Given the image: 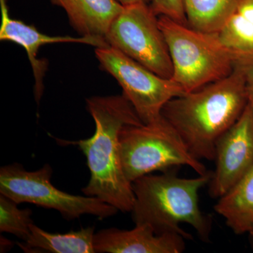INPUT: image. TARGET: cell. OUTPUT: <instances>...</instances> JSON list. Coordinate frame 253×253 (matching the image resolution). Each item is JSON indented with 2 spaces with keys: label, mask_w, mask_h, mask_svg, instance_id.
<instances>
[{
  "label": "cell",
  "mask_w": 253,
  "mask_h": 253,
  "mask_svg": "<svg viewBox=\"0 0 253 253\" xmlns=\"http://www.w3.org/2000/svg\"><path fill=\"white\" fill-rule=\"evenodd\" d=\"M86 109L95 123L94 135L71 141L85 156L90 179L82 192L96 197L123 212H131L135 196L121 158L120 136L128 126L144 124L124 95L93 96Z\"/></svg>",
  "instance_id": "6da1fadb"
},
{
  "label": "cell",
  "mask_w": 253,
  "mask_h": 253,
  "mask_svg": "<svg viewBox=\"0 0 253 253\" xmlns=\"http://www.w3.org/2000/svg\"><path fill=\"white\" fill-rule=\"evenodd\" d=\"M248 104L247 81L237 70L230 76L174 98L161 115L176 129L191 154L214 161L221 136Z\"/></svg>",
  "instance_id": "7a4b0ae2"
},
{
  "label": "cell",
  "mask_w": 253,
  "mask_h": 253,
  "mask_svg": "<svg viewBox=\"0 0 253 253\" xmlns=\"http://www.w3.org/2000/svg\"><path fill=\"white\" fill-rule=\"evenodd\" d=\"M212 172L196 178H183L172 169L161 174H146L131 182L135 201L131 211L135 225L148 224L157 234L175 233L192 239L181 224L190 225L200 239L210 241L212 229L211 216L199 206L200 190L209 184Z\"/></svg>",
  "instance_id": "3957f363"
},
{
  "label": "cell",
  "mask_w": 253,
  "mask_h": 253,
  "mask_svg": "<svg viewBox=\"0 0 253 253\" xmlns=\"http://www.w3.org/2000/svg\"><path fill=\"white\" fill-rule=\"evenodd\" d=\"M172 60V79L190 92L230 76L235 56L217 33L197 31L166 16H158Z\"/></svg>",
  "instance_id": "277c9868"
},
{
  "label": "cell",
  "mask_w": 253,
  "mask_h": 253,
  "mask_svg": "<svg viewBox=\"0 0 253 253\" xmlns=\"http://www.w3.org/2000/svg\"><path fill=\"white\" fill-rule=\"evenodd\" d=\"M120 140L123 169L130 182L179 166H189L199 175L211 172L191 154L179 133L163 116L149 124L126 126Z\"/></svg>",
  "instance_id": "5b68a950"
},
{
  "label": "cell",
  "mask_w": 253,
  "mask_h": 253,
  "mask_svg": "<svg viewBox=\"0 0 253 253\" xmlns=\"http://www.w3.org/2000/svg\"><path fill=\"white\" fill-rule=\"evenodd\" d=\"M51 175L48 164L36 171L26 170L18 163L4 166L0 169V194L17 204L29 203L55 210L69 220L83 214L105 219L119 211L98 198L63 192L53 185Z\"/></svg>",
  "instance_id": "8992f818"
},
{
  "label": "cell",
  "mask_w": 253,
  "mask_h": 253,
  "mask_svg": "<svg viewBox=\"0 0 253 253\" xmlns=\"http://www.w3.org/2000/svg\"><path fill=\"white\" fill-rule=\"evenodd\" d=\"M109 46L161 77L172 79L173 67L158 16L149 4L124 6L106 36Z\"/></svg>",
  "instance_id": "52a82bcc"
},
{
  "label": "cell",
  "mask_w": 253,
  "mask_h": 253,
  "mask_svg": "<svg viewBox=\"0 0 253 253\" xmlns=\"http://www.w3.org/2000/svg\"><path fill=\"white\" fill-rule=\"evenodd\" d=\"M95 54L101 67L119 83L144 124L162 117L166 104L185 93L172 79L158 76L112 46L96 48Z\"/></svg>",
  "instance_id": "ba28073f"
},
{
  "label": "cell",
  "mask_w": 253,
  "mask_h": 253,
  "mask_svg": "<svg viewBox=\"0 0 253 253\" xmlns=\"http://www.w3.org/2000/svg\"><path fill=\"white\" fill-rule=\"evenodd\" d=\"M216 167L209 183L211 197L219 199L253 166V116L246 106L241 117L217 141Z\"/></svg>",
  "instance_id": "9c48e42d"
},
{
  "label": "cell",
  "mask_w": 253,
  "mask_h": 253,
  "mask_svg": "<svg viewBox=\"0 0 253 253\" xmlns=\"http://www.w3.org/2000/svg\"><path fill=\"white\" fill-rule=\"evenodd\" d=\"M1 22L0 26V40L16 43L22 46L27 53L34 74L35 96L37 101L41 99L44 89L43 79L47 68V63L38 59L40 48L45 44L54 43H81L96 48L109 46L106 40L99 37L50 36L43 34L33 26L10 17L6 0H0Z\"/></svg>",
  "instance_id": "30bf717a"
},
{
  "label": "cell",
  "mask_w": 253,
  "mask_h": 253,
  "mask_svg": "<svg viewBox=\"0 0 253 253\" xmlns=\"http://www.w3.org/2000/svg\"><path fill=\"white\" fill-rule=\"evenodd\" d=\"M185 238L175 233L157 234L148 224L131 230L109 228L95 233V252L102 253H181Z\"/></svg>",
  "instance_id": "8fae6325"
},
{
  "label": "cell",
  "mask_w": 253,
  "mask_h": 253,
  "mask_svg": "<svg viewBox=\"0 0 253 253\" xmlns=\"http://www.w3.org/2000/svg\"><path fill=\"white\" fill-rule=\"evenodd\" d=\"M66 11L70 23L82 36L106 40L111 25L124 6L117 0H51Z\"/></svg>",
  "instance_id": "7c38bea8"
},
{
  "label": "cell",
  "mask_w": 253,
  "mask_h": 253,
  "mask_svg": "<svg viewBox=\"0 0 253 253\" xmlns=\"http://www.w3.org/2000/svg\"><path fill=\"white\" fill-rule=\"evenodd\" d=\"M214 209L234 234H253V166L219 198Z\"/></svg>",
  "instance_id": "4fadbf2b"
},
{
  "label": "cell",
  "mask_w": 253,
  "mask_h": 253,
  "mask_svg": "<svg viewBox=\"0 0 253 253\" xmlns=\"http://www.w3.org/2000/svg\"><path fill=\"white\" fill-rule=\"evenodd\" d=\"M94 230L89 226L59 234L48 232L33 224L29 238L17 244L26 253H94Z\"/></svg>",
  "instance_id": "5bb4252c"
},
{
  "label": "cell",
  "mask_w": 253,
  "mask_h": 253,
  "mask_svg": "<svg viewBox=\"0 0 253 253\" xmlns=\"http://www.w3.org/2000/svg\"><path fill=\"white\" fill-rule=\"evenodd\" d=\"M241 0H183L186 23L193 29L218 33Z\"/></svg>",
  "instance_id": "9a60e30c"
},
{
  "label": "cell",
  "mask_w": 253,
  "mask_h": 253,
  "mask_svg": "<svg viewBox=\"0 0 253 253\" xmlns=\"http://www.w3.org/2000/svg\"><path fill=\"white\" fill-rule=\"evenodd\" d=\"M219 39L236 57L253 53V0H241L217 33Z\"/></svg>",
  "instance_id": "2e32d148"
},
{
  "label": "cell",
  "mask_w": 253,
  "mask_h": 253,
  "mask_svg": "<svg viewBox=\"0 0 253 253\" xmlns=\"http://www.w3.org/2000/svg\"><path fill=\"white\" fill-rule=\"evenodd\" d=\"M18 205L0 194V231L13 234L23 241L31 235L33 223L31 209H19Z\"/></svg>",
  "instance_id": "e0dca14e"
},
{
  "label": "cell",
  "mask_w": 253,
  "mask_h": 253,
  "mask_svg": "<svg viewBox=\"0 0 253 253\" xmlns=\"http://www.w3.org/2000/svg\"><path fill=\"white\" fill-rule=\"evenodd\" d=\"M150 6L158 16H166L187 25L183 0H151Z\"/></svg>",
  "instance_id": "ac0fdd59"
},
{
  "label": "cell",
  "mask_w": 253,
  "mask_h": 253,
  "mask_svg": "<svg viewBox=\"0 0 253 253\" xmlns=\"http://www.w3.org/2000/svg\"><path fill=\"white\" fill-rule=\"evenodd\" d=\"M234 69L242 73L247 82L253 81V53L236 57Z\"/></svg>",
  "instance_id": "d6986e66"
},
{
  "label": "cell",
  "mask_w": 253,
  "mask_h": 253,
  "mask_svg": "<svg viewBox=\"0 0 253 253\" xmlns=\"http://www.w3.org/2000/svg\"><path fill=\"white\" fill-rule=\"evenodd\" d=\"M248 107L253 116V81L247 82Z\"/></svg>",
  "instance_id": "ffe728a7"
},
{
  "label": "cell",
  "mask_w": 253,
  "mask_h": 253,
  "mask_svg": "<svg viewBox=\"0 0 253 253\" xmlns=\"http://www.w3.org/2000/svg\"><path fill=\"white\" fill-rule=\"evenodd\" d=\"M117 1L124 6L135 4H140V3H145V4H150V3H151V0H117Z\"/></svg>",
  "instance_id": "44dd1931"
},
{
  "label": "cell",
  "mask_w": 253,
  "mask_h": 253,
  "mask_svg": "<svg viewBox=\"0 0 253 253\" xmlns=\"http://www.w3.org/2000/svg\"><path fill=\"white\" fill-rule=\"evenodd\" d=\"M251 238V241H252V245H253V234H250Z\"/></svg>",
  "instance_id": "7402d4cb"
}]
</instances>
